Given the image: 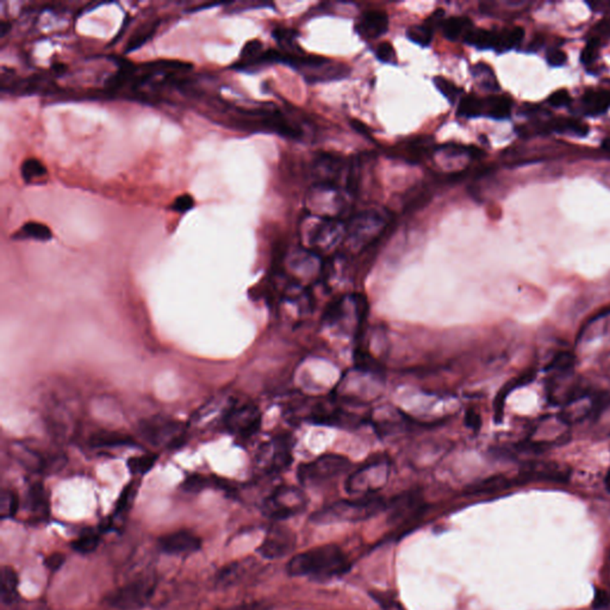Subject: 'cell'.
<instances>
[{
	"label": "cell",
	"mask_w": 610,
	"mask_h": 610,
	"mask_svg": "<svg viewBox=\"0 0 610 610\" xmlns=\"http://www.w3.org/2000/svg\"><path fill=\"white\" fill-rule=\"evenodd\" d=\"M604 483H606L607 490L610 492V469L608 472H607L606 479H604Z\"/></svg>",
	"instance_id": "58"
},
{
	"label": "cell",
	"mask_w": 610,
	"mask_h": 610,
	"mask_svg": "<svg viewBox=\"0 0 610 610\" xmlns=\"http://www.w3.org/2000/svg\"><path fill=\"white\" fill-rule=\"evenodd\" d=\"M63 563H65V556L61 553H54L46 559V566L50 571H56V570L60 569Z\"/></svg>",
	"instance_id": "54"
},
{
	"label": "cell",
	"mask_w": 610,
	"mask_h": 610,
	"mask_svg": "<svg viewBox=\"0 0 610 610\" xmlns=\"http://www.w3.org/2000/svg\"><path fill=\"white\" fill-rule=\"evenodd\" d=\"M140 434L149 445L164 450H175L185 442L187 427L166 417H152L141 423Z\"/></svg>",
	"instance_id": "9"
},
{
	"label": "cell",
	"mask_w": 610,
	"mask_h": 610,
	"mask_svg": "<svg viewBox=\"0 0 610 610\" xmlns=\"http://www.w3.org/2000/svg\"><path fill=\"white\" fill-rule=\"evenodd\" d=\"M465 425L471 430L478 432L480 425H482V419H480V414L476 409H469L466 412Z\"/></svg>",
	"instance_id": "51"
},
{
	"label": "cell",
	"mask_w": 610,
	"mask_h": 610,
	"mask_svg": "<svg viewBox=\"0 0 610 610\" xmlns=\"http://www.w3.org/2000/svg\"><path fill=\"white\" fill-rule=\"evenodd\" d=\"M303 231L309 251L329 253L346 241L347 226L338 219H326L310 214L303 221Z\"/></svg>",
	"instance_id": "6"
},
{
	"label": "cell",
	"mask_w": 610,
	"mask_h": 610,
	"mask_svg": "<svg viewBox=\"0 0 610 610\" xmlns=\"http://www.w3.org/2000/svg\"><path fill=\"white\" fill-rule=\"evenodd\" d=\"M100 544V535L95 533H88V534L79 536L77 540L73 541L72 549H75V552L88 554V553L95 552V549H98Z\"/></svg>",
	"instance_id": "44"
},
{
	"label": "cell",
	"mask_w": 610,
	"mask_h": 610,
	"mask_svg": "<svg viewBox=\"0 0 610 610\" xmlns=\"http://www.w3.org/2000/svg\"><path fill=\"white\" fill-rule=\"evenodd\" d=\"M157 460V454H142L130 458L128 460V467L130 472L135 476H142L152 470Z\"/></svg>",
	"instance_id": "40"
},
{
	"label": "cell",
	"mask_w": 610,
	"mask_h": 610,
	"mask_svg": "<svg viewBox=\"0 0 610 610\" xmlns=\"http://www.w3.org/2000/svg\"><path fill=\"white\" fill-rule=\"evenodd\" d=\"M375 56L383 63H388V65H396L397 63L396 52H395V48L391 43H389V42H382L378 45L377 49H375Z\"/></svg>",
	"instance_id": "46"
},
{
	"label": "cell",
	"mask_w": 610,
	"mask_h": 610,
	"mask_svg": "<svg viewBox=\"0 0 610 610\" xmlns=\"http://www.w3.org/2000/svg\"><path fill=\"white\" fill-rule=\"evenodd\" d=\"M296 535L292 531L276 526L269 529L263 544L260 545L258 552L265 559H281L292 552L296 547Z\"/></svg>",
	"instance_id": "17"
},
{
	"label": "cell",
	"mask_w": 610,
	"mask_h": 610,
	"mask_svg": "<svg viewBox=\"0 0 610 610\" xmlns=\"http://www.w3.org/2000/svg\"><path fill=\"white\" fill-rule=\"evenodd\" d=\"M16 240H38V241H49L53 237V233L46 224L40 222H26L23 224L16 234H13Z\"/></svg>",
	"instance_id": "30"
},
{
	"label": "cell",
	"mask_w": 610,
	"mask_h": 610,
	"mask_svg": "<svg viewBox=\"0 0 610 610\" xmlns=\"http://www.w3.org/2000/svg\"><path fill=\"white\" fill-rule=\"evenodd\" d=\"M351 164L333 154H321L313 162V177L315 185L328 186L340 190L341 182L350 175Z\"/></svg>",
	"instance_id": "14"
},
{
	"label": "cell",
	"mask_w": 610,
	"mask_h": 610,
	"mask_svg": "<svg viewBox=\"0 0 610 610\" xmlns=\"http://www.w3.org/2000/svg\"><path fill=\"white\" fill-rule=\"evenodd\" d=\"M368 313V303L363 295L348 293L328 304L322 323L341 334H358Z\"/></svg>",
	"instance_id": "3"
},
{
	"label": "cell",
	"mask_w": 610,
	"mask_h": 610,
	"mask_svg": "<svg viewBox=\"0 0 610 610\" xmlns=\"http://www.w3.org/2000/svg\"><path fill=\"white\" fill-rule=\"evenodd\" d=\"M388 455H377L352 472L346 480V491L352 496L371 497L388 484L391 474Z\"/></svg>",
	"instance_id": "5"
},
{
	"label": "cell",
	"mask_w": 610,
	"mask_h": 610,
	"mask_svg": "<svg viewBox=\"0 0 610 610\" xmlns=\"http://www.w3.org/2000/svg\"><path fill=\"white\" fill-rule=\"evenodd\" d=\"M261 420V412L254 403L236 402L223 423L229 433L242 440H248L259 432Z\"/></svg>",
	"instance_id": "13"
},
{
	"label": "cell",
	"mask_w": 610,
	"mask_h": 610,
	"mask_svg": "<svg viewBox=\"0 0 610 610\" xmlns=\"http://www.w3.org/2000/svg\"><path fill=\"white\" fill-rule=\"evenodd\" d=\"M194 206V199L190 194H182L171 204V209L178 214H185Z\"/></svg>",
	"instance_id": "48"
},
{
	"label": "cell",
	"mask_w": 610,
	"mask_h": 610,
	"mask_svg": "<svg viewBox=\"0 0 610 610\" xmlns=\"http://www.w3.org/2000/svg\"><path fill=\"white\" fill-rule=\"evenodd\" d=\"M350 569V563L338 545L327 544L297 554L286 565V572L292 577L330 579Z\"/></svg>",
	"instance_id": "1"
},
{
	"label": "cell",
	"mask_w": 610,
	"mask_h": 610,
	"mask_svg": "<svg viewBox=\"0 0 610 610\" xmlns=\"http://www.w3.org/2000/svg\"><path fill=\"white\" fill-rule=\"evenodd\" d=\"M47 175H48V169L43 165L42 161L33 157L23 161L21 166V177L26 184L38 182V180H43Z\"/></svg>",
	"instance_id": "35"
},
{
	"label": "cell",
	"mask_w": 610,
	"mask_h": 610,
	"mask_svg": "<svg viewBox=\"0 0 610 610\" xmlns=\"http://www.w3.org/2000/svg\"><path fill=\"white\" fill-rule=\"evenodd\" d=\"M407 38L421 47H429L433 41V28L429 24L412 25L407 31Z\"/></svg>",
	"instance_id": "39"
},
{
	"label": "cell",
	"mask_w": 610,
	"mask_h": 610,
	"mask_svg": "<svg viewBox=\"0 0 610 610\" xmlns=\"http://www.w3.org/2000/svg\"><path fill=\"white\" fill-rule=\"evenodd\" d=\"M433 83L437 87V91L440 92L451 104L457 103V100L460 98V95L462 93V88H459L448 79L444 78V77H435Z\"/></svg>",
	"instance_id": "42"
},
{
	"label": "cell",
	"mask_w": 610,
	"mask_h": 610,
	"mask_svg": "<svg viewBox=\"0 0 610 610\" xmlns=\"http://www.w3.org/2000/svg\"><path fill=\"white\" fill-rule=\"evenodd\" d=\"M430 145H432V140L429 137H416L412 142H407L405 147L400 149V157L405 160L412 161V162H419V161L423 160L425 157H428L429 152H430Z\"/></svg>",
	"instance_id": "26"
},
{
	"label": "cell",
	"mask_w": 610,
	"mask_h": 610,
	"mask_svg": "<svg viewBox=\"0 0 610 610\" xmlns=\"http://www.w3.org/2000/svg\"><path fill=\"white\" fill-rule=\"evenodd\" d=\"M601 46L602 45L600 42L596 41V40H594V38H589L588 40L586 47H584V49H583L581 54V61L583 62V65L590 66V65H593L597 60L598 52H600Z\"/></svg>",
	"instance_id": "45"
},
{
	"label": "cell",
	"mask_w": 610,
	"mask_h": 610,
	"mask_svg": "<svg viewBox=\"0 0 610 610\" xmlns=\"http://www.w3.org/2000/svg\"><path fill=\"white\" fill-rule=\"evenodd\" d=\"M524 38V30L519 26H515L513 29L503 30L497 33V45L495 49L497 52H508L519 46Z\"/></svg>",
	"instance_id": "38"
},
{
	"label": "cell",
	"mask_w": 610,
	"mask_h": 610,
	"mask_svg": "<svg viewBox=\"0 0 610 610\" xmlns=\"http://www.w3.org/2000/svg\"><path fill=\"white\" fill-rule=\"evenodd\" d=\"M391 219V214L384 209L359 212L347 224V244L354 252L366 249L383 235Z\"/></svg>",
	"instance_id": "4"
},
{
	"label": "cell",
	"mask_w": 610,
	"mask_h": 610,
	"mask_svg": "<svg viewBox=\"0 0 610 610\" xmlns=\"http://www.w3.org/2000/svg\"><path fill=\"white\" fill-rule=\"evenodd\" d=\"M547 103L553 107H568L571 103V97H570L569 92L561 88V90L553 92L552 95H549Z\"/></svg>",
	"instance_id": "49"
},
{
	"label": "cell",
	"mask_w": 610,
	"mask_h": 610,
	"mask_svg": "<svg viewBox=\"0 0 610 610\" xmlns=\"http://www.w3.org/2000/svg\"><path fill=\"white\" fill-rule=\"evenodd\" d=\"M11 455L24 469L38 474L58 471L65 464V459L45 458L35 447L23 442H16L11 446Z\"/></svg>",
	"instance_id": "16"
},
{
	"label": "cell",
	"mask_w": 610,
	"mask_h": 610,
	"mask_svg": "<svg viewBox=\"0 0 610 610\" xmlns=\"http://www.w3.org/2000/svg\"><path fill=\"white\" fill-rule=\"evenodd\" d=\"M45 419L52 437L58 442H68L75 437L78 427L77 412L66 400L50 395L45 405Z\"/></svg>",
	"instance_id": "11"
},
{
	"label": "cell",
	"mask_w": 610,
	"mask_h": 610,
	"mask_svg": "<svg viewBox=\"0 0 610 610\" xmlns=\"http://www.w3.org/2000/svg\"><path fill=\"white\" fill-rule=\"evenodd\" d=\"M546 60L549 62V66L561 67L566 63L568 56H566V54L563 50L552 48V49L547 50Z\"/></svg>",
	"instance_id": "50"
},
{
	"label": "cell",
	"mask_w": 610,
	"mask_h": 610,
	"mask_svg": "<svg viewBox=\"0 0 610 610\" xmlns=\"http://www.w3.org/2000/svg\"><path fill=\"white\" fill-rule=\"evenodd\" d=\"M472 29V23L466 17H451L442 23V33L447 40L458 41L465 38L466 33Z\"/></svg>",
	"instance_id": "29"
},
{
	"label": "cell",
	"mask_w": 610,
	"mask_h": 610,
	"mask_svg": "<svg viewBox=\"0 0 610 610\" xmlns=\"http://www.w3.org/2000/svg\"><path fill=\"white\" fill-rule=\"evenodd\" d=\"M26 504H28V508L31 513L45 516L48 514L49 501H48L46 489L41 483H35L30 487L29 490H28V496H26Z\"/></svg>",
	"instance_id": "27"
},
{
	"label": "cell",
	"mask_w": 610,
	"mask_h": 610,
	"mask_svg": "<svg viewBox=\"0 0 610 610\" xmlns=\"http://www.w3.org/2000/svg\"><path fill=\"white\" fill-rule=\"evenodd\" d=\"M569 471L556 462H531L524 466L519 474V482L528 480H549V482L563 483L569 479Z\"/></svg>",
	"instance_id": "19"
},
{
	"label": "cell",
	"mask_w": 610,
	"mask_h": 610,
	"mask_svg": "<svg viewBox=\"0 0 610 610\" xmlns=\"http://www.w3.org/2000/svg\"><path fill=\"white\" fill-rule=\"evenodd\" d=\"M248 572L247 563H233V564L227 565L226 568H223L217 574L216 578V584L219 586H230L236 584L237 581H241L244 577V574Z\"/></svg>",
	"instance_id": "33"
},
{
	"label": "cell",
	"mask_w": 610,
	"mask_h": 610,
	"mask_svg": "<svg viewBox=\"0 0 610 610\" xmlns=\"http://www.w3.org/2000/svg\"><path fill=\"white\" fill-rule=\"evenodd\" d=\"M351 125L359 132V134L365 135V136H370V130H368V128H367L366 125H365L363 122H360V120H351Z\"/></svg>",
	"instance_id": "55"
},
{
	"label": "cell",
	"mask_w": 610,
	"mask_h": 610,
	"mask_svg": "<svg viewBox=\"0 0 610 610\" xmlns=\"http://www.w3.org/2000/svg\"><path fill=\"white\" fill-rule=\"evenodd\" d=\"M457 115L464 118H476L484 115V100L474 95L462 97L459 100Z\"/></svg>",
	"instance_id": "36"
},
{
	"label": "cell",
	"mask_w": 610,
	"mask_h": 610,
	"mask_svg": "<svg viewBox=\"0 0 610 610\" xmlns=\"http://www.w3.org/2000/svg\"><path fill=\"white\" fill-rule=\"evenodd\" d=\"M157 546L167 554H190L202 547V540L190 531H179L161 536Z\"/></svg>",
	"instance_id": "18"
},
{
	"label": "cell",
	"mask_w": 610,
	"mask_h": 610,
	"mask_svg": "<svg viewBox=\"0 0 610 610\" xmlns=\"http://www.w3.org/2000/svg\"><path fill=\"white\" fill-rule=\"evenodd\" d=\"M351 467L350 459L340 454H323L313 462L298 467L297 477L303 485H316L346 474Z\"/></svg>",
	"instance_id": "12"
},
{
	"label": "cell",
	"mask_w": 610,
	"mask_h": 610,
	"mask_svg": "<svg viewBox=\"0 0 610 610\" xmlns=\"http://www.w3.org/2000/svg\"><path fill=\"white\" fill-rule=\"evenodd\" d=\"M237 400L228 393H219L205 402L191 417L190 425L194 428H209L216 422H224L230 409Z\"/></svg>",
	"instance_id": "15"
},
{
	"label": "cell",
	"mask_w": 610,
	"mask_h": 610,
	"mask_svg": "<svg viewBox=\"0 0 610 610\" xmlns=\"http://www.w3.org/2000/svg\"><path fill=\"white\" fill-rule=\"evenodd\" d=\"M388 509H390V522L400 524L420 515L425 509V504L416 494H407L393 499L388 504Z\"/></svg>",
	"instance_id": "20"
},
{
	"label": "cell",
	"mask_w": 610,
	"mask_h": 610,
	"mask_svg": "<svg viewBox=\"0 0 610 610\" xmlns=\"http://www.w3.org/2000/svg\"><path fill=\"white\" fill-rule=\"evenodd\" d=\"M513 100L508 95H490L484 100V115L494 120H506L510 116Z\"/></svg>",
	"instance_id": "24"
},
{
	"label": "cell",
	"mask_w": 610,
	"mask_h": 610,
	"mask_svg": "<svg viewBox=\"0 0 610 610\" xmlns=\"http://www.w3.org/2000/svg\"><path fill=\"white\" fill-rule=\"evenodd\" d=\"M497 33L494 30L472 29L466 33L464 41L469 46L476 47L478 49H495L497 45Z\"/></svg>",
	"instance_id": "28"
},
{
	"label": "cell",
	"mask_w": 610,
	"mask_h": 610,
	"mask_svg": "<svg viewBox=\"0 0 610 610\" xmlns=\"http://www.w3.org/2000/svg\"><path fill=\"white\" fill-rule=\"evenodd\" d=\"M18 577L13 568L4 566L1 569V601L4 604H13L18 598Z\"/></svg>",
	"instance_id": "31"
},
{
	"label": "cell",
	"mask_w": 610,
	"mask_h": 610,
	"mask_svg": "<svg viewBox=\"0 0 610 610\" xmlns=\"http://www.w3.org/2000/svg\"><path fill=\"white\" fill-rule=\"evenodd\" d=\"M308 502L301 487L281 485L265 499L261 509L265 516L281 521L299 515L308 507Z\"/></svg>",
	"instance_id": "7"
},
{
	"label": "cell",
	"mask_w": 610,
	"mask_h": 610,
	"mask_svg": "<svg viewBox=\"0 0 610 610\" xmlns=\"http://www.w3.org/2000/svg\"><path fill=\"white\" fill-rule=\"evenodd\" d=\"M159 24H160V21H149L145 24L141 25L140 28L136 30V33L132 35L127 43L125 53H132L134 50L139 49L140 47L143 46L146 42L148 41L149 38H152L154 33L157 31Z\"/></svg>",
	"instance_id": "37"
},
{
	"label": "cell",
	"mask_w": 610,
	"mask_h": 610,
	"mask_svg": "<svg viewBox=\"0 0 610 610\" xmlns=\"http://www.w3.org/2000/svg\"><path fill=\"white\" fill-rule=\"evenodd\" d=\"M471 75L480 88L489 92L499 91V86L494 70L485 63H477L471 68Z\"/></svg>",
	"instance_id": "32"
},
{
	"label": "cell",
	"mask_w": 610,
	"mask_h": 610,
	"mask_svg": "<svg viewBox=\"0 0 610 610\" xmlns=\"http://www.w3.org/2000/svg\"><path fill=\"white\" fill-rule=\"evenodd\" d=\"M603 150H606L608 154H610V137H607L602 141Z\"/></svg>",
	"instance_id": "57"
},
{
	"label": "cell",
	"mask_w": 610,
	"mask_h": 610,
	"mask_svg": "<svg viewBox=\"0 0 610 610\" xmlns=\"http://www.w3.org/2000/svg\"><path fill=\"white\" fill-rule=\"evenodd\" d=\"M271 609V606L267 604L266 602H251V603H244V604H239V606L230 607V608H226V609H219V610H269Z\"/></svg>",
	"instance_id": "53"
},
{
	"label": "cell",
	"mask_w": 610,
	"mask_h": 610,
	"mask_svg": "<svg viewBox=\"0 0 610 610\" xmlns=\"http://www.w3.org/2000/svg\"><path fill=\"white\" fill-rule=\"evenodd\" d=\"M516 480H511L506 476H494L490 478L484 479L482 482L474 484L469 487L467 492L476 495V494H490L495 491L503 490L510 487Z\"/></svg>",
	"instance_id": "34"
},
{
	"label": "cell",
	"mask_w": 610,
	"mask_h": 610,
	"mask_svg": "<svg viewBox=\"0 0 610 610\" xmlns=\"http://www.w3.org/2000/svg\"><path fill=\"white\" fill-rule=\"evenodd\" d=\"M388 502L378 497H358L355 499H343L311 516V522L316 524H341V522H360L388 509Z\"/></svg>",
	"instance_id": "2"
},
{
	"label": "cell",
	"mask_w": 610,
	"mask_h": 610,
	"mask_svg": "<svg viewBox=\"0 0 610 610\" xmlns=\"http://www.w3.org/2000/svg\"><path fill=\"white\" fill-rule=\"evenodd\" d=\"M19 501L13 490H3L0 496V517L3 519H11L16 515Z\"/></svg>",
	"instance_id": "41"
},
{
	"label": "cell",
	"mask_w": 610,
	"mask_h": 610,
	"mask_svg": "<svg viewBox=\"0 0 610 610\" xmlns=\"http://www.w3.org/2000/svg\"><path fill=\"white\" fill-rule=\"evenodd\" d=\"M389 29V17L378 10H370L363 13L357 24V33L365 40H375L383 36Z\"/></svg>",
	"instance_id": "21"
},
{
	"label": "cell",
	"mask_w": 610,
	"mask_h": 610,
	"mask_svg": "<svg viewBox=\"0 0 610 610\" xmlns=\"http://www.w3.org/2000/svg\"><path fill=\"white\" fill-rule=\"evenodd\" d=\"M292 441L289 435H276L256 450V469L263 474L273 476L286 470L292 462Z\"/></svg>",
	"instance_id": "10"
},
{
	"label": "cell",
	"mask_w": 610,
	"mask_h": 610,
	"mask_svg": "<svg viewBox=\"0 0 610 610\" xmlns=\"http://www.w3.org/2000/svg\"><path fill=\"white\" fill-rule=\"evenodd\" d=\"M157 583L155 574L147 573L112 591L111 594L107 595L105 602L118 610L142 609L152 600Z\"/></svg>",
	"instance_id": "8"
},
{
	"label": "cell",
	"mask_w": 610,
	"mask_h": 610,
	"mask_svg": "<svg viewBox=\"0 0 610 610\" xmlns=\"http://www.w3.org/2000/svg\"><path fill=\"white\" fill-rule=\"evenodd\" d=\"M544 128L549 132L566 134V135H574V136H586L589 132V127L586 124L581 123L574 118H553L547 123L544 124Z\"/></svg>",
	"instance_id": "23"
},
{
	"label": "cell",
	"mask_w": 610,
	"mask_h": 610,
	"mask_svg": "<svg viewBox=\"0 0 610 610\" xmlns=\"http://www.w3.org/2000/svg\"><path fill=\"white\" fill-rule=\"evenodd\" d=\"M90 444L97 448H117L135 445L132 437L116 432H100L91 437Z\"/></svg>",
	"instance_id": "25"
},
{
	"label": "cell",
	"mask_w": 610,
	"mask_h": 610,
	"mask_svg": "<svg viewBox=\"0 0 610 610\" xmlns=\"http://www.w3.org/2000/svg\"><path fill=\"white\" fill-rule=\"evenodd\" d=\"M591 10H594V11H608L610 10V3H606V1H601V3H591L589 4Z\"/></svg>",
	"instance_id": "56"
},
{
	"label": "cell",
	"mask_w": 610,
	"mask_h": 610,
	"mask_svg": "<svg viewBox=\"0 0 610 610\" xmlns=\"http://www.w3.org/2000/svg\"><path fill=\"white\" fill-rule=\"evenodd\" d=\"M211 482L210 479L201 474H194L186 479L185 482L182 483V489L187 492H199L203 489L209 487Z\"/></svg>",
	"instance_id": "47"
},
{
	"label": "cell",
	"mask_w": 610,
	"mask_h": 610,
	"mask_svg": "<svg viewBox=\"0 0 610 610\" xmlns=\"http://www.w3.org/2000/svg\"><path fill=\"white\" fill-rule=\"evenodd\" d=\"M610 604V595L607 593L606 590L595 589L594 602H593V608L595 610L604 609Z\"/></svg>",
	"instance_id": "52"
},
{
	"label": "cell",
	"mask_w": 610,
	"mask_h": 610,
	"mask_svg": "<svg viewBox=\"0 0 610 610\" xmlns=\"http://www.w3.org/2000/svg\"><path fill=\"white\" fill-rule=\"evenodd\" d=\"M137 489H139V483L137 482L130 483L125 487L122 495L120 496V499L116 503V516H123L125 513H128L129 509L132 508L135 496H136Z\"/></svg>",
	"instance_id": "43"
},
{
	"label": "cell",
	"mask_w": 610,
	"mask_h": 610,
	"mask_svg": "<svg viewBox=\"0 0 610 610\" xmlns=\"http://www.w3.org/2000/svg\"><path fill=\"white\" fill-rule=\"evenodd\" d=\"M581 107L586 116L603 115L610 109L609 90H588L581 95Z\"/></svg>",
	"instance_id": "22"
}]
</instances>
